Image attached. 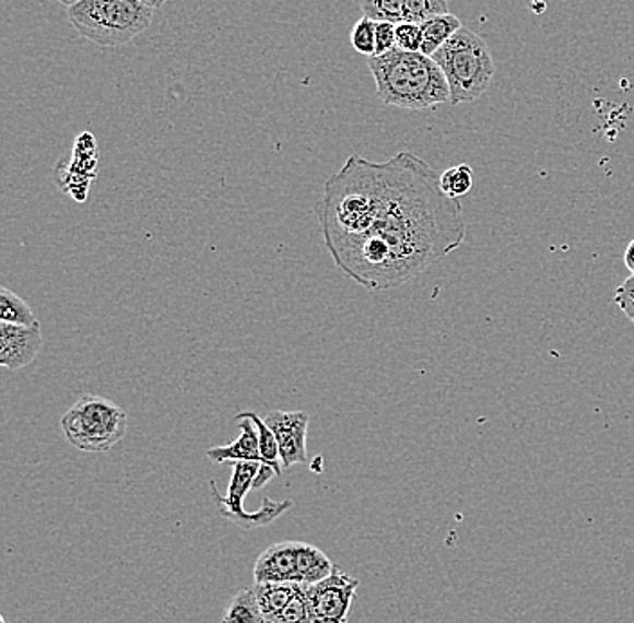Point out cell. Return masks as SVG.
<instances>
[{
    "mask_svg": "<svg viewBox=\"0 0 634 623\" xmlns=\"http://www.w3.org/2000/svg\"><path fill=\"white\" fill-rule=\"evenodd\" d=\"M333 263L366 291L404 285L460 249V200L442 191L435 169L411 152L384 163L350 155L316 204Z\"/></svg>",
    "mask_w": 634,
    "mask_h": 623,
    "instance_id": "6da1fadb",
    "label": "cell"
},
{
    "mask_svg": "<svg viewBox=\"0 0 634 623\" xmlns=\"http://www.w3.org/2000/svg\"><path fill=\"white\" fill-rule=\"evenodd\" d=\"M377 96L384 105L404 110H431L450 103V91L441 66L422 52L395 47L368 58Z\"/></svg>",
    "mask_w": 634,
    "mask_h": 623,
    "instance_id": "7a4b0ae2",
    "label": "cell"
},
{
    "mask_svg": "<svg viewBox=\"0 0 634 623\" xmlns=\"http://www.w3.org/2000/svg\"><path fill=\"white\" fill-rule=\"evenodd\" d=\"M67 13L72 27L99 47L125 46L154 19V8L143 0H78Z\"/></svg>",
    "mask_w": 634,
    "mask_h": 623,
    "instance_id": "3957f363",
    "label": "cell"
},
{
    "mask_svg": "<svg viewBox=\"0 0 634 623\" xmlns=\"http://www.w3.org/2000/svg\"><path fill=\"white\" fill-rule=\"evenodd\" d=\"M431 58L445 74L453 105L480 99L491 87L496 72L486 42L466 26Z\"/></svg>",
    "mask_w": 634,
    "mask_h": 623,
    "instance_id": "277c9868",
    "label": "cell"
},
{
    "mask_svg": "<svg viewBox=\"0 0 634 623\" xmlns=\"http://www.w3.org/2000/svg\"><path fill=\"white\" fill-rule=\"evenodd\" d=\"M67 442L83 452H108L125 438L128 414L121 405L97 395H83L62 422Z\"/></svg>",
    "mask_w": 634,
    "mask_h": 623,
    "instance_id": "5b68a950",
    "label": "cell"
},
{
    "mask_svg": "<svg viewBox=\"0 0 634 623\" xmlns=\"http://www.w3.org/2000/svg\"><path fill=\"white\" fill-rule=\"evenodd\" d=\"M260 469V461H238V463H233V475H231L227 496H222L221 492L216 491L215 481H210L211 494H213V499H215L222 516L225 519H230V521L236 522L244 530L267 527L278 517H282L286 510H291L292 505H294L291 499L274 501L266 497L260 510L246 512L244 499H246L247 492L253 491L256 475H258Z\"/></svg>",
    "mask_w": 634,
    "mask_h": 623,
    "instance_id": "8992f818",
    "label": "cell"
},
{
    "mask_svg": "<svg viewBox=\"0 0 634 623\" xmlns=\"http://www.w3.org/2000/svg\"><path fill=\"white\" fill-rule=\"evenodd\" d=\"M359 580L347 573L333 569L330 577L321 583L305 586L308 609L314 623H347Z\"/></svg>",
    "mask_w": 634,
    "mask_h": 623,
    "instance_id": "52a82bcc",
    "label": "cell"
},
{
    "mask_svg": "<svg viewBox=\"0 0 634 623\" xmlns=\"http://www.w3.org/2000/svg\"><path fill=\"white\" fill-rule=\"evenodd\" d=\"M97 149L93 133L78 136L74 150H72L71 163H58L55 175L57 185L66 193L72 195V199L83 202L87 199L91 180L97 175Z\"/></svg>",
    "mask_w": 634,
    "mask_h": 623,
    "instance_id": "ba28073f",
    "label": "cell"
},
{
    "mask_svg": "<svg viewBox=\"0 0 634 623\" xmlns=\"http://www.w3.org/2000/svg\"><path fill=\"white\" fill-rule=\"evenodd\" d=\"M263 420L277 436L283 469L305 463L310 416L305 411H271Z\"/></svg>",
    "mask_w": 634,
    "mask_h": 623,
    "instance_id": "9c48e42d",
    "label": "cell"
},
{
    "mask_svg": "<svg viewBox=\"0 0 634 623\" xmlns=\"http://www.w3.org/2000/svg\"><path fill=\"white\" fill-rule=\"evenodd\" d=\"M44 346L40 322L33 327L0 321V364L11 372H21L35 361Z\"/></svg>",
    "mask_w": 634,
    "mask_h": 623,
    "instance_id": "30bf717a",
    "label": "cell"
},
{
    "mask_svg": "<svg viewBox=\"0 0 634 623\" xmlns=\"http://www.w3.org/2000/svg\"><path fill=\"white\" fill-rule=\"evenodd\" d=\"M297 541L267 548L255 564V584L296 583Z\"/></svg>",
    "mask_w": 634,
    "mask_h": 623,
    "instance_id": "8fae6325",
    "label": "cell"
},
{
    "mask_svg": "<svg viewBox=\"0 0 634 623\" xmlns=\"http://www.w3.org/2000/svg\"><path fill=\"white\" fill-rule=\"evenodd\" d=\"M244 419L251 420L256 431H258V438H260L261 469L256 475L255 485H253V491H258V489H263L272 478L282 475V458H280L277 436L267 425L266 420L260 419V414L255 413V411H242V413L236 414L235 422Z\"/></svg>",
    "mask_w": 634,
    "mask_h": 623,
    "instance_id": "7c38bea8",
    "label": "cell"
},
{
    "mask_svg": "<svg viewBox=\"0 0 634 623\" xmlns=\"http://www.w3.org/2000/svg\"><path fill=\"white\" fill-rule=\"evenodd\" d=\"M240 436L227 445L211 447L206 452L213 463H238V461H260V438L251 420H236Z\"/></svg>",
    "mask_w": 634,
    "mask_h": 623,
    "instance_id": "4fadbf2b",
    "label": "cell"
},
{
    "mask_svg": "<svg viewBox=\"0 0 634 623\" xmlns=\"http://www.w3.org/2000/svg\"><path fill=\"white\" fill-rule=\"evenodd\" d=\"M333 569L336 567L332 561L319 548L307 542H297L296 583L313 586L330 577Z\"/></svg>",
    "mask_w": 634,
    "mask_h": 623,
    "instance_id": "5bb4252c",
    "label": "cell"
},
{
    "mask_svg": "<svg viewBox=\"0 0 634 623\" xmlns=\"http://www.w3.org/2000/svg\"><path fill=\"white\" fill-rule=\"evenodd\" d=\"M260 603L261 613L269 622H274L278 614L296 597L300 583H260L253 586Z\"/></svg>",
    "mask_w": 634,
    "mask_h": 623,
    "instance_id": "9a60e30c",
    "label": "cell"
},
{
    "mask_svg": "<svg viewBox=\"0 0 634 623\" xmlns=\"http://www.w3.org/2000/svg\"><path fill=\"white\" fill-rule=\"evenodd\" d=\"M420 27H422V36H424L420 52L425 57H433L456 33L460 32L463 24L458 16L453 15L449 11V13L433 16L430 21L422 22Z\"/></svg>",
    "mask_w": 634,
    "mask_h": 623,
    "instance_id": "2e32d148",
    "label": "cell"
},
{
    "mask_svg": "<svg viewBox=\"0 0 634 623\" xmlns=\"http://www.w3.org/2000/svg\"><path fill=\"white\" fill-rule=\"evenodd\" d=\"M222 623H267L261 613L255 588L242 589L231 598L230 606L225 609Z\"/></svg>",
    "mask_w": 634,
    "mask_h": 623,
    "instance_id": "e0dca14e",
    "label": "cell"
},
{
    "mask_svg": "<svg viewBox=\"0 0 634 623\" xmlns=\"http://www.w3.org/2000/svg\"><path fill=\"white\" fill-rule=\"evenodd\" d=\"M0 321L22 327H33L38 322L32 307L8 286L0 289Z\"/></svg>",
    "mask_w": 634,
    "mask_h": 623,
    "instance_id": "ac0fdd59",
    "label": "cell"
},
{
    "mask_svg": "<svg viewBox=\"0 0 634 623\" xmlns=\"http://www.w3.org/2000/svg\"><path fill=\"white\" fill-rule=\"evenodd\" d=\"M363 15L375 22H406L408 0H359Z\"/></svg>",
    "mask_w": 634,
    "mask_h": 623,
    "instance_id": "d6986e66",
    "label": "cell"
},
{
    "mask_svg": "<svg viewBox=\"0 0 634 623\" xmlns=\"http://www.w3.org/2000/svg\"><path fill=\"white\" fill-rule=\"evenodd\" d=\"M472 185H474V174L469 164H456L441 175L442 191L450 199L466 197L471 191Z\"/></svg>",
    "mask_w": 634,
    "mask_h": 623,
    "instance_id": "ffe728a7",
    "label": "cell"
},
{
    "mask_svg": "<svg viewBox=\"0 0 634 623\" xmlns=\"http://www.w3.org/2000/svg\"><path fill=\"white\" fill-rule=\"evenodd\" d=\"M444 13H449L447 0H408L406 22L422 24V22L430 21L433 16L444 15Z\"/></svg>",
    "mask_w": 634,
    "mask_h": 623,
    "instance_id": "44dd1931",
    "label": "cell"
},
{
    "mask_svg": "<svg viewBox=\"0 0 634 623\" xmlns=\"http://www.w3.org/2000/svg\"><path fill=\"white\" fill-rule=\"evenodd\" d=\"M350 40H352V46L355 51L361 52L364 57H375V49H377V42H375V21L368 19V16H363L353 26Z\"/></svg>",
    "mask_w": 634,
    "mask_h": 623,
    "instance_id": "7402d4cb",
    "label": "cell"
},
{
    "mask_svg": "<svg viewBox=\"0 0 634 623\" xmlns=\"http://www.w3.org/2000/svg\"><path fill=\"white\" fill-rule=\"evenodd\" d=\"M278 623H314L308 609L307 595H305V584L297 589L296 597L292 598L291 603L278 614Z\"/></svg>",
    "mask_w": 634,
    "mask_h": 623,
    "instance_id": "603a6c76",
    "label": "cell"
},
{
    "mask_svg": "<svg viewBox=\"0 0 634 623\" xmlns=\"http://www.w3.org/2000/svg\"><path fill=\"white\" fill-rule=\"evenodd\" d=\"M422 27L414 22H400L397 24V47L402 51L420 52L422 51Z\"/></svg>",
    "mask_w": 634,
    "mask_h": 623,
    "instance_id": "cb8c5ba5",
    "label": "cell"
},
{
    "mask_svg": "<svg viewBox=\"0 0 634 623\" xmlns=\"http://www.w3.org/2000/svg\"><path fill=\"white\" fill-rule=\"evenodd\" d=\"M375 42H377V49H375V57L386 55L397 47V24L391 22H375Z\"/></svg>",
    "mask_w": 634,
    "mask_h": 623,
    "instance_id": "d4e9b609",
    "label": "cell"
},
{
    "mask_svg": "<svg viewBox=\"0 0 634 623\" xmlns=\"http://www.w3.org/2000/svg\"><path fill=\"white\" fill-rule=\"evenodd\" d=\"M634 302V274L622 283L614 292V303Z\"/></svg>",
    "mask_w": 634,
    "mask_h": 623,
    "instance_id": "484cf974",
    "label": "cell"
},
{
    "mask_svg": "<svg viewBox=\"0 0 634 623\" xmlns=\"http://www.w3.org/2000/svg\"><path fill=\"white\" fill-rule=\"evenodd\" d=\"M624 261L625 267H627V269H630V271L634 274V238L631 240L627 249H625Z\"/></svg>",
    "mask_w": 634,
    "mask_h": 623,
    "instance_id": "4316f807",
    "label": "cell"
},
{
    "mask_svg": "<svg viewBox=\"0 0 634 623\" xmlns=\"http://www.w3.org/2000/svg\"><path fill=\"white\" fill-rule=\"evenodd\" d=\"M619 307L634 322V302L620 303Z\"/></svg>",
    "mask_w": 634,
    "mask_h": 623,
    "instance_id": "83f0119b",
    "label": "cell"
},
{
    "mask_svg": "<svg viewBox=\"0 0 634 623\" xmlns=\"http://www.w3.org/2000/svg\"><path fill=\"white\" fill-rule=\"evenodd\" d=\"M144 4H149L150 8H154V10H158V8H163L166 4V0H143Z\"/></svg>",
    "mask_w": 634,
    "mask_h": 623,
    "instance_id": "f1b7e54d",
    "label": "cell"
},
{
    "mask_svg": "<svg viewBox=\"0 0 634 623\" xmlns=\"http://www.w3.org/2000/svg\"><path fill=\"white\" fill-rule=\"evenodd\" d=\"M58 2H62L67 8H71L72 4H77L78 0H58Z\"/></svg>",
    "mask_w": 634,
    "mask_h": 623,
    "instance_id": "f546056e",
    "label": "cell"
},
{
    "mask_svg": "<svg viewBox=\"0 0 634 623\" xmlns=\"http://www.w3.org/2000/svg\"><path fill=\"white\" fill-rule=\"evenodd\" d=\"M267 623H278V622H269V620H267Z\"/></svg>",
    "mask_w": 634,
    "mask_h": 623,
    "instance_id": "4dcf8cb0",
    "label": "cell"
}]
</instances>
